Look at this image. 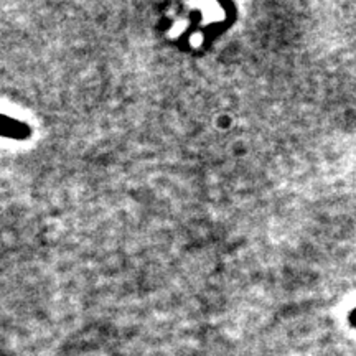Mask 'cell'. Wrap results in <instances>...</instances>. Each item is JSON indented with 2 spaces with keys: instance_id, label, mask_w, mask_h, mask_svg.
<instances>
[{
  "instance_id": "1",
  "label": "cell",
  "mask_w": 356,
  "mask_h": 356,
  "mask_svg": "<svg viewBox=\"0 0 356 356\" xmlns=\"http://www.w3.org/2000/svg\"><path fill=\"white\" fill-rule=\"evenodd\" d=\"M0 136L7 139L24 140L30 137V127L17 119H12L10 115L0 114Z\"/></svg>"
}]
</instances>
